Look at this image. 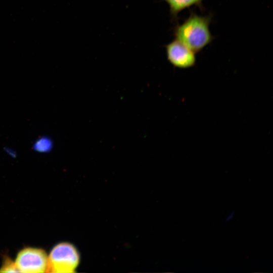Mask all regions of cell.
Segmentation results:
<instances>
[{
	"label": "cell",
	"mask_w": 273,
	"mask_h": 273,
	"mask_svg": "<svg viewBox=\"0 0 273 273\" xmlns=\"http://www.w3.org/2000/svg\"><path fill=\"white\" fill-rule=\"evenodd\" d=\"M212 18L211 14L201 16L191 12L182 23H177L173 28L175 39L195 53L199 52L213 39L209 29Z\"/></svg>",
	"instance_id": "cell-1"
},
{
	"label": "cell",
	"mask_w": 273,
	"mask_h": 273,
	"mask_svg": "<svg viewBox=\"0 0 273 273\" xmlns=\"http://www.w3.org/2000/svg\"><path fill=\"white\" fill-rule=\"evenodd\" d=\"M79 261L78 253L72 245L68 243H59L50 253L47 272H74Z\"/></svg>",
	"instance_id": "cell-2"
},
{
	"label": "cell",
	"mask_w": 273,
	"mask_h": 273,
	"mask_svg": "<svg viewBox=\"0 0 273 273\" xmlns=\"http://www.w3.org/2000/svg\"><path fill=\"white\" fill-rule=\"evenodd\" d=\"M15 263L19 272H44L48 270V257L42 249L27 247L18 253Z\"/></svg>",
	"instance_id": "cell-3"
},
{
	"label": "cell",
	"mask_w": 273,
	"mask_h": 273,
	"mask_svg": "<svg viewBox=\"0 0 273 273\" xmlns=\"http://www.w3.org/2000/svg\"><path fill=\"white\" fill-rule=\"evenodd\" d=\"M168 61L174 67L186 69L194 66L196 63L195 53L175 39L165 46Z\"/></svg>",
	"instance_id": "cell-4"
},
{
	"label": "cell",
	"mask_w": 273,
	"mask_h": 273,
	"mask_svg": "<svg viewBox=\"0 0 273 273\" xmlns=\"http://www.w3.org/2000/svg\"><path fill=\"white\" fill-rule=\"evenodd\" d=\"M169 6L171 18L172 21H176L178 14L186 8L193 6L199 7L203 10V0H164Z\"/></svg>",
	"instance_id": "cell-5"
},
{
	"label": "cell",
	"mask_w": 273,
	"mask_h": 273,
	"mask_svg": "<svg viewBox=\"0 0 273 273\" xmlns=\"http://www.w3.org/2000/svg\"><path fill=\"white\" fill-rule=\"evenodd\" d=\"M54 147V142L51 137L42 135L38 137L33 143L32 148L36 152L47 153L52 151Z\"/></svg>",
	"instance_id": "cell-6"
},
{
	"label": "cell",
	"mask_w": 273,
	"mask_h": 273,
	"mask_svg": "<svg viewBox=\"0 0 273 273\" xmlns=\"http://www.w3.org/2000/svg\"><path fill=\"white\" fill-rule=\"evenodd\" d=\"M2 272H19L15 262L9 257H6L4 259L2 266L0 268Z\"/></svg>",
	"instance_id": "cell-7"
},
{
	"label": "cell",
	"mask_w": 273,
	"mask_h": 273,
	"mask_svg": "<svg viewBox=\"0 0 273 273\" xmlns=\"http://www.w3.org/2000/svg\"><path fill=\"white\" fill-rule=\"evenodd\" d=\"M4 149L10 156H15L16 155V152L13 149L6 147H5Z\"/></svg>",
	"instance_id": "cell-8"
},
{
	"label": "cell",
	"mask_w": 273,
	"mask_h": 273,
	"mask_svg": "<svg viewBox=\"0 0 273 273\" xmlns=\"http://www.w3.org/2000/svg\"><path fill=\"white\" fill-rule=\"evenodd\" d=\"M234 212L231 213V215H230L229 216H228V218L226 219L227 220H229L232 216H233Z\"/></svg>",
	"instance_id": "cell-9"
}]
</instances>
